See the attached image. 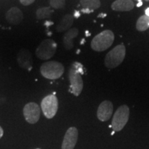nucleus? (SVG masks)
Returning a JSON list of instances; mask_svg holds the SVG:
<instances>
[{"label":"nucleus","instance_id":"obj_1","mask_svg":"<svg viewBox=\"0 0 149 149\" xmlns=\"http://www.w3.org/2000/svg\"><path fill=\"white\" fill-rule=\"evenodd\" d=\"M84 74L82 64L77 61H74L70 66L68 70L71 92L74 96H79L83 90L84 83L81 75Z\"/></svg>","mask_w":149,"mask_h":149},{"label":"nucleus","instance_id":"obj_2","mask_svg":"<svg viewBox=\"0 0 149 149\" xmlns=\"http://www.w3.org/2000/svg\"><path fill=\"white\" fill-rule=\"evenodd\" d=\"M114 40V33L110 30H106L94 37L91 41V46L95 51H104L111 47Z\"/></svg>","mask_w":149,"mask_h":149},{"label":"nucleus","instance_id":"obj_3","mask_svg":"<svg viewBox=\"0 0 149 149\" xmlns=\"http://www.w3.org/2000/svg\"><path fill=\"white\" fill-rule=\"evenodd\" d=\"M40 72L44 77L55 80L61 77L64 72V67L60 62L50 61L44 63L40 67Z\"/></svg>","mask_w":149,"mask_h":149},{"label":"nucleus","instance_id":"obj_4","mask_svg":"<svg viewBox=\"0 0 149 149\" xmlns=\"http://www.w3.org/2000/svg\"><path fill=\"white\" fill-rule=\"evenodd\" d=\"M126 48L120 44L109 51L104 59V64L108 68H114L122 63L125 58Z\"/></svg>","mask_w":149,"mask_h":149},{"label":"nucleus","instance_id":"obj_5","mask_svg":"<svg viewBox=\"0 0 149 149\" xmlns=\"http://www.w3.org/2000/svg\"><path fill=\"white\" fill-rule=\"evenodd\" d=\"M129 108L126 105L121 106L115 111L111 122V126L115 132L122 130L127 124L129 119Z\"/></svg>","mask_w":149,"mask_h":149},{"label":"nucleus","instance_id":"obj_6","mask_svg":"<svg viewBox=\"0 0 149 149\" xmlns=\"http://www.w3.org/2000/svg\"><path fill=\"white\" fill-rule=\"evenodd\" d=\"M57 50V44L51 39L43 40L37 46L35 55L37 57L42 60H48L55 55Z\"/></svg>","mask_w":149,"mask_h":149},{"label":"nucleus","instance_id":"obj_7","mask_svg":"<svg viewBox=\"0 0 149 149\" xmlns=\"http://www.w3.org/2000/svg\"><path fill=\"white\" fill-rule=\"evenodd\" d=\"M41 109L46 118H53L58 110V100L57 97L54 95L46 96L41 103Z\"/></svg>","mask_w":149,"mask_h":149},{"label":"nucleus","instance_id":"obj_8","mask_svg":"<svg viewBox=\"0 0 149 149\" xmlns=\"http://www.w3.org/2000/svg\"><path fill=\"white\" fill-rule=\"evenodd\" d=\"M23 113L26 121L29 124H34L40 120L41 109L37 104L29 102L24 106Z\"/></svg>","mask_w":149,"mask_h":149},{"label":"nucleus","instance_id":"obj_9","mask_svg":"<svg viewBox=\"0 0 149 149\" xmlns=\"http://www.w3.org/2000/svg\"><path fill=\"white\" fill-rule=\"evenodd\" d=\"M78 139V130L77 128L70 127L67 130L63 139L61 149H74Z\"/></svg>","mask_w":149,"mask_h":149},{"label":"nucleus","instance_id":"obj_10","mask_svg":"<svg viewBox=\"0 0 149 149\" xmlns=\"http://www.w3.org/2000/svg\"><path fill=\"white\" fill-rule=\"evenodd\" d=\"M113 105L111 102L106 101L102 102L99 106L97 111V116L98 120L101 122H107L109 120L113 115Z\"/></svg>","mask_w":149,"mask_h":149},{"label":"nucleus","instance_id":"obj_11","mask_svg":"<svg viewBox=\"0 0 149 149\" xmlns=\"http://www.w3.org/2000/svg\"><path fill=\"white\" fill-rule=\"evenodd\" d=\"M6 19L12 25H17L20 24L24 19L22 10L17 7H13L7 11Z\"/></svg>","mask_w":149,"mask_h":149},{"label":"nucleus","instance_id":"obj_12","mask_svg":"<svg viewBox=\"0 0 149 149\" xmlns=\"http://www.w3.org/2000/svg\"><path fill=\"white\" fill-rule=\"evenodd\" d=\"M17 61L19 65L24 69H31L32 67V59L31 53L29 51L22 49L17 55Z\"/></svg>","mask_w":149,"mask_h":149},{"label":"nucleus","instance_id":"obj_13","mask_svg":"<svg viewBox=\"0 0 149 149\" xmlns=\"http://www.w3.org/2000/svg\"><path fill=\"white\" fill-rule=\"evenodd\" d=\"M135 6L132 0H116L112 3L111 8L113 10L119 12L130 11L133 10Z\"/></svg>","mask_w":149,"mask_h":149},{"label":"nucleus","instance_id":"obj_14","mask_svg":"<svg viewBox=\"0 0 149 149\" xmlns=\"http://www.w3.org/2000/svg\"><path fill=\"white\" fill-rule=\"evenodd\" d=\"M79 31L76 28H72L67 31L63 37V44L66 50L72 49L73 48V40L78 35Z\"/></svg>","mask_w":149,"mask_h":149},{"label":"nucleus","instance_id":"obj_15","mask_svg":"<svg viewBox=\"0 0 149 149\" xmlns=\"http://www.w3.org/2000/svg\"><path fill=\"white\" fill-rule=\"evenodd\" d=\"M74 21V17L71 14H67L63 17L56 27L57 32H64L70 29Z\"/></svg>","mask_w":149,"mask_h":149},{"label":"nucleus","instance_id":"obj_16","mask_svg":"<svg viewBox=\"0 0 149 149\" xmlns=\"http://www.w3.org/2000/svg\"><path fill=\"white\" fill-rule=\"evenodd\" d=\"M80 4L85 10L92 11L100 8L101 2L100 0H80Z\"/></svg>","mask_w":149,"mask_h":149},{"label":"nucleus","instance_id":"obj_17","mask_svg":"<svg viewBox=\"0 0 149 149\" xmlns=\"http://www.w3.org/2000/svg\"><path fill=\"white\" fill-rule=\"evenodd\" d=\"M149 28V16L144 15L141 16L137 21L136 29L139 31H145Z\"/></svg>","mask_w":149,"mask_h":149},{"label":"nucleus","instance_id":"obj_18","mask_svg":"<svg viewBox=\"0 0 149 149\" xmlns=\"http://www.w3.org/2000/svg\"><path fill=\"white\" fill-rule=\"evenodd\" d=\"M53 12V10H51L50 7H42L37 10L36 17L39 20L49 18L51 17Z\"/></svg>","mask_w":149,"mask_h":149},{"label":"nucleus","instance_id":"obj_19","mask_svg":"<svg viewBox=\"0 0 149 149\" xmlns=\"http://www.w3.org/2000/svg\"><path fill=\"white\" fill-rule=\"evenodd\" d=\"M66 4L65 0H50V5L55 9L63 8Z\"/></svg>","mask_w":149,"mask_h":149},{"label":"nucleus","instance_id":"obj_20","mask_svg":"<svg viewBox=\"0 0 149 149\" xmlns=\"http://www.w3.org/2000/svg\"><path fill=\"white\" fill-rule=\"evenodd\" d=\"M20 3L24 6H29L34 2L35 0H19Z\"/></svg>","mask_w":149,"mask_h":149},{"label":"nucleus","instance_id":"obj_21","mask_svg":"<svg viewBox=\"0 0 149 149\" xmlns=\"http://www.w3.org/2000/svg\"><path fill=\"white\" fill-rule=\"evenodd\" d=\"M3 135V128L0 126V139L2 137Z\"/></svg>","mask_w":149,"mask_h":149},{"label":"nucleus","instance_id":"obj_22","mask_svg":"<svg viewBox=\"0 0 149 149\" xmlns=\"http://www.w3.org/2000/svg\"><path fill=\"white\" fill-rule=\"evenodd\" d=\"M146 15L149 16V8L146 10Z\"/></svg>","mask_w":149,"mask_h":149},{"label":"nucleus","instance_id":"obj_23","mask_svg":"<svg viewBox=\"0 0 149 149\" xmlns=\"http://www.w3.org/2000/svg\"><path fill=\"white\" fill-rule=\"evenodd\" d=\"M146 1H149V0H145Z\"/></svg>","mask_w":149,"mask_h":149},{"label":"nucleus","instance_id":"obj_24","mask_svg":"<svg viewBox=\"0 0 149 149\" xmlns=\"http://www.w3.org/2000/svg\"><path fill=\"white\" fill-rule=\"evenodd\" d=\"M35 149H41V148H35Z\"/></svg>","mask_w":149,"mask_h":149},{"label":"nucleus","instance_id":"obj_25","mask_svg":"<svg viewBox=\"0 0 149 149\" xmlns=\"http://www.w3.org/2000/svg\"><path fill=\"white\" fill-rule=\"evenodd\" d=\"M139 1H140V0H139Z\"/></svg>","mask_w":149,"mask_h":149}]
</instances>
